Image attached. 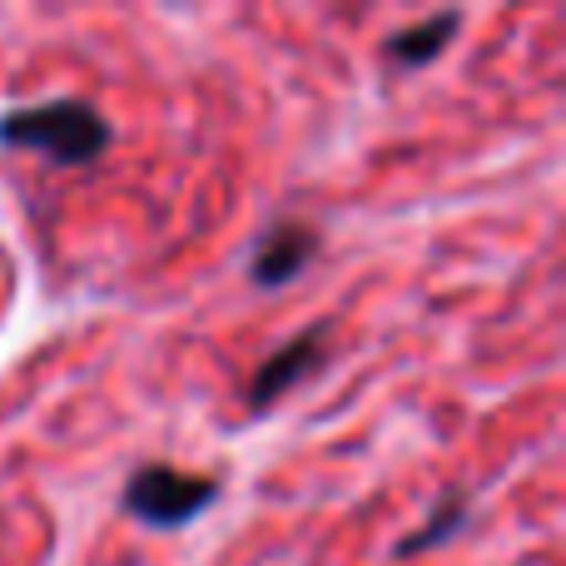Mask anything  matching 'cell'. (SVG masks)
I'll list each match as a JSON object with an SVG mask.
<instances>
[{
    "mask_svg": "<svg viewBox=\"0 0 566 566\" xmlns=\"http://www.w3.org/2000/svg\"><path fill=\"white\" fill-rule=\"evenodd\" d=\"M0 139L20 149H40L55 165H90L109 145V125L99 119V109L80 105V99H50V105L6 115L0 119Z\"/></svg>",
    "mask_w": 566,
    "mask_h": 566,
    "instance_id": "6da1fadb",
    "label": "cell"
},
{
    "mask_svg": "<svg viewBox=\"0 0 566 566\" xmlns=\"http://www.w3.org/2000/svg\"><path fill=\"white\" fill-rule=\"evenodd\" d=\"M219 497V488L209 478H189L175 468H145L125 492V507L149 527H185L199 507Z\"/></svg>",
    "mask_w": 566,
    "mask_h": 566,
    "instance_id": "7a4b0ae2",
    "label": "cell"
},
{
    "mask_svg": "<svg viewBox=\"0 0 566 566\" xmlns=\"http://www.w3.org/2000/svg\"><path fill=\"white\" fill-rule=\"evenodd\" d=\"M313 254H318V234H313L308 224H283L254 249L249 274H254L259 289H279V283L298 279L303 269L313 264Z\"/></svg>",
    "mask_w": 566,
    "mask_h": 566,
    "instance_id": "3957f363",
    "label": "cell"
},
{
    "mask_svg": "<svg viewBox=\"0 0 566 566\" xmlns=\"http://www.w3.org/2000/svg\"><path fill=\"white\" fill-rule=\"evenodd\" d=\"M323 363V328H308V333H298V338L289 343V348H279L274 358L259 368V378H254V388H249V402L254 408H264V402H274L279 392H289L293 382H303L313 368Z\"/></svg>",
    "mask_w": 566,
    "mask_h": 566,
    "instance_id": "277c9868",
    "label": "cell"
},
{
    "mask_svg": "<svg viewBox=\"0 0 566 566\" xmlns=\"http://www.w3.org/2000/svg\"><path fill=\"white\" fill-rule=\"evenodd\" d=\"M452 30H458V15H432L412 30H398V35L388 40V55L398 60V65H428V60L448 45Z\"/></svg>",
    "mask_w": 566,
    "mask_h": 566,
    "instance_id": "5b68a950",
    "label": "cell"
},
{
    "mask_svg": "<svg viewBox=\"0 0 566 566\" xmlns=\"http://www.w3.org/2000/svg\"><path fill=\"white\" fill-rule=\"evenodd\" d=\"M458 517H462V502H458V497H448L438 512H432V527H428V532H418V537H408V542H402V552H422V547H432V542H442L452 527H458Z\"/></svg>",
    "mask_w": 566,
    "mask_h": 566,
    "instance_id": "8992f818",
    "label": "cell"
}]
</instances>
